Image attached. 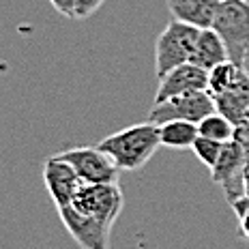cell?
Wrapping results in <instances>:
<instances>
[{
  "label": "cell",
  "instance_id": "ffe728a7",
  "mask_svg": "<svg viewBox=\"0 0 249 249\" xmlns=\"http://www.w3.org/2000/svg\"><path fill=\"white\" fill-rule=\"evenodd\" d=\"M238 232H241V236H245L249 241V209L238 215Z\"/></svg>",
  "mask_w": 249,
  "mask_h": 249
},
{
  "label": "cell",
  "instance_id": "d6986e66",
  "mask_svg": "<svg viewBox=\"0 0 249 249\" xmlns=\"http://www.w3.org/2000/svg\"><path fill=\"white\" fill-rule=\"evenodd\" d=\"M50 4L56 9L60 15L73 19V9H75V0H50Z\"/></svg>",
  "mask_w": 249,
  "mask_h": 249
},
{
  "label": "cell",
  "instance_id": "7c38bea8",
  "mask_svg": "<svg viewBox=\"0 0 249 249\" xmlns=\"http://www.w3.org/2000/svg\"><path fill=\"white\" fill-rule=\"evenodd\" d=\"M226 60H230V56H228V48L224 41H221V37L211 26L209 28H202L198 43H196V50H194V56H191V62L202 67V69L211 71Z\"/></svg>",
  "mask_w": 249,
  "mask_h": 249
},
{
  "label": "cell",
  "instance_id": "9c48e42d",
  "mask_svg": "<svg viewBox=\"0 0 249 249\" xmlns=\"http://www.w3.org/2000/svg\"><path fill=\"white\" fill-rule=\"evenodd\" d=\"M58 215L67 228V232L73 236V241L82 249H110L112 226L75 211L73 206L58 209Z\"/></svg>",
  "mask_w": 249,
  "mask_h": 249
},
{
  "label": "cell",
  "instance_id": "6da1fadb",
  "mask_svg": "<svg viewBox=\"0 0 249 249\" xmlns=\"http://www.w3.org/2000/svg\"><path fill=\"white\" fill-rule=\"evenodd\" d=\"M97 146L103 153L110 155L121 170L136 172V170L144 168L148 163V159L161 146L159 124L150 121L129 124L121 131L103 138L101 142H97Z\"/></svg>",
  "mask_w": 249,
  "mask_h": 249
},
{
  "label": "cell",
  "instance_id": "603a6c76",
  "mask_svg": "<svg viewBox=\"0 0 249 249\" xmlns=\"http://www.w3.org/2000/svg\"><path fill=\"white\" fill-rule=\"evenodd\" d=\"M245 121H249V110H247V114H245Z\"/></svg>",
  "mask_w": 249,
  "mask_h": 249
},
{
  "label": "cell",
  "instance_id": "52a82bcc",
  "mask_svg": "<svg viewBox=\"0 0 249 249\" xmlns=\"http://www.w3.org/2000/svg\"><path fill=\"white\" fill-rule=\"evenodd\" d=\"M245 163L247 157L243 153L241 144L236 140H230L224 144L219 159L211 168L213 183H217L224 189V196L230 204H234L236 200L245 196Z\"/></svg>",
  "mask_w": 249,
  "mask_h": 249
},
{
  "label": "cell",
  "instance_id": "cb8c5ba5",
  "mask_svg": "<svg viewBox=\"0 0 249 249\" xmlns=\"http://www.w3.org/2000/svg\"><path fill=\"white\" fill-rule=\"evenodd\" d=\"M245 2H249V0H245Z\"/></svg>",
  "mask_w": 249,
  "mask_h": 249
},
{
  "label": "cell",
  "instance_id": "5bb4252c",
  "mask_svg": "<svg viewBox=\"0 0 249 249\" xmlns=\"http://www.w3.org/2000/svg\"><path fill=\"white\" fill-rule=\"evenodd\" d=\"M249 73L245 71V67L238 65V62L226 60L221 65H217L215 69L209 71V92L211 95H219L226 92L230 88H234L236 84H241Z\"/></svg>",
  "mask_w": 249,
  "mask_h": 249
},
{
  "label": "cell",
  "instance_id": "3957f363",
  "mask_svg": "<svg viewBox=\"0 0 249 249\" xmlns=\"http://www.w3.org/2000/svg\"><path fill=\"white\" fill-rule=\"evenodd\" d=\"M211 28L221 37L232 62L243 65L249 52V2L221 0Z\"/></svg>",
  "mask_w": 249,
  "mask_h": 249
},
{
  "label": "cell",
  "instance_id": "5b68a950",
  "mask_svg": "<svg viewBox=\"0 0 249 249\" xmlns=\"http://www.w3.org/2000/svg\"><path fill=\"white\" fill-rule=\"evenodd\" d=\"M75 211L90 215L103 224L112 226L116 224L118 215L123 211V191L118 183L107 185H82L77 196L71 202Z\"/></svg>",
  "mask_w": 249,
  "mask_h": 249
},
{
  "label": "cell",
  "instance_id": "ba28073f",
  "mask_svg": "<svg viewBox=\"0 0 249 249\" xmlns=\"http://www.w3.org/2000/svg\"><path fill=\"white\" fill-rule=\"evenodd\" d=\"M43 183H45V189H48L52 202L56 204V209L71 206V202L77 196L80 187L84 185L82 178L77 176V172L73 170V165L67 161L60 153L45 159Z\"/></svg>",
  "mask_w": 249,
  "mask_h": 249
},
{
  "label": "cell",
  "instance_id": "44dd1931",
  "mask_svg": "<svg viewBox=\"0 0 249 249\" xmlns=\"http://www.w3.org/2000/svg\"><path fill=\"white\" fill-rule=\"evenodd\" d=\"M245 196L249 198V159H247V163H245Z\"/></svg>",
  "mask_w": 249,
  "mask_h": 249
},
{
  "label": "cell",
  "instance_id": "8992f818",
  "mask_svg": "<svg viewBox=\"0 0 249 249\" xmlns=\"http://www.w3.org/2000/svg\"><path fill=\"white\" fill-rule=\"evenodd\" d=\"M62 157L67 159L84 185H107L118 183V168L107 153L97 146H75L62 150Z\"/></svg>",
  "mask_w": 249,
  "mask_h": 249
},
{
  "label": "cell",
  "instance_id": "e0dca14e",
  "mask_svg": "<svg viewBox=\"0 0 249 249\" xmlns=\"http://www.w3.org/2000/svg\"><path fill=\"white\" fill-rule=\"evenodd\" d=\"M103 2H106V0H75L73 19H86V18H90V15L95 13Z\"/></svg>",
  "mask_w": 249,
  "mask_h": 249
},
{
  "label": "cell",
  "instance_id": "9a60e30c",
  "mask_svg": "<svg viewBox=\"0 0 249 249\" xmlns=\"http://www.w3.org/2000/svg\"><path fill=\"white\" fill-rule=\"evenodd\" d=\"M198 131H200V136L226 144V142H230V140H234L236 124L232 123L230 118H226L224 114L213 112V114H209V116L202 118V121L198 123Z\"/></svg>",
  "mask_w": 249,
  "mask_h": 249
},
{
  "label": "cell",
  "instance_id": "7a4b0ae2",
  "mask_svg": "<svg viewBox=\"0 0 249 249\" xmlns=\"http://www.w3.org/2000/svg\"><path fill=\"white\" fill-rule=\"evenodd\" d=\"M200 30L202 28L194 24L170 19V24L161 30V35L155 41V71H157V77H163L176 67L191 62Z\"/></svg>",
  "mask_w": 249,
  "mask_h": 249
},
{
  "label": "cell",
  "instance_id": "ac0fdd59",
  "mask_svg": "<svg viewBox=\"0 0 249 249\" xmlns=\"http://www.w3.org/2000/svg\"><path fill=\"white\" fill-rule=\"evenodd\" d=\"M234 140L241 144L243 153H245V157L249 159V121H243L241 124H236Z\"/></svg>",
  "mask_w": 249,
  "mask_h": 249
},
{
  "label": "cell",
  "instance_id": "4fadbf2b",
  "mask_svg": "<svg viewBox=\"0 0 249 249\" xmlns=\"http://www.w3.org/2000/svg\"><path fill=\"white\" fill-rule=\"evenodd\" d=\"M198 136V124L189 121H168L159 124V138H161V146L165 148L187 150L194 146Z\"/></svg>",
  "mask_w": 249,
  "mask_h": 249
},
{
  "label": "cell",
  "instance_id": "8fae6325",
  "mask_svg": "<svg viewBox=\"0 0 249 249\" xmlns=\"http://www.w3.org/2000/svg\"><path fill=\"white\" fill-rule=\"evenodd\" d=\"M221 0H168V11L172 19L194 24L198 28H209Z\"/></svg>",
  "mask_w": 249,
  "mask_h": 249
},
{
  "label": "cell",
  "instance_id": "277c9868",
  "mask_svg": "<svg viewBox=\"0 0 249 249\" xmlns=\"http://www.w3.org/2000/svg\"><path fill=\"white\" fill-rule=\"evenodd\" d=\"M217 112L215 101H213L209 90H196V92H185V95L170 97L165 101L153 103L148 112L150 123H168V121H189L198 124L202 118L209 114Z\"/></svg>",
  "mask_w": 249,
  "mask_h": 249
},
{
  "label": "cell",
  "instance_id": "30bf717a",
  "mask_svg": "<svg viewBox=\"0 0 249 249\" xmlns=\"http://www.w3.org/2000/svg\"><path fill=\"white\" fill-rule=\"evenodd\" d=\"M196 90H209V71L194 65V62H187V65L176 67L170 73L159 77V86H157V92H155L153 103L165 101L176 95H185V92H196Z\"/></svg>",
  "mask_w": 249,
  "mask_h": 249
},
{
  "label": "cell",
  "instance_id": "7402d4cb",
  "mask_svg": "<svg viewBox=\"0 0 249 249\" xmlns=\"http://www.w3.org/2000/svg\"><path fill=\"white\" fill-rule=\"evenodd\" d=\"M243 67H245V71H247V73H249V52H247V54H245V60H243Z\"/></svg>",
  "mask_w": 249,
  "mask_h": 249
},
{
  "label": "cell",
  "instance_id": "2e32d148",
  "mask_svg": "<svg viewBox=\"0 0 249 249\" xmlns=\"http://www.w3.org/2000/svg\"><path fill=\"white\" fill-rule=\"evenodd\" d=\"M194 155L200 159L202 163L206 165V168H213V165L217 163V159H219L221 150H224V142H217V140H211V138H204V136H198V140L194 142Z\"/></svg>",
  "mask_w": 249,
  "mask_h": 249
}]
</instances>
